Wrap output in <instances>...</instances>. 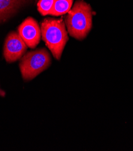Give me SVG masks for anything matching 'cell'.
<instances>
[{"label": "cell", "instance_id": "52a82bcc", "mask_svg": "<svg viewBox=\"0 0 133 151\" xmlns=\"http://www.w3.org/2000/svg\"><path fill=\"white\" fill-rule=\"evenodd\" d=\"M73 2V0H56L49 14L58 17L66 14L70 10Z\"/></svg>", "mask_w": 133, "mask_h": 151}, {"label": "cell", "instance_id": "277c9868", "mask_svg": "<svg viewBox=\"0 0 133 151\" xmlns=\"http://www.w3.org/2000/svg\"><path fill=\"white\" fill-rule=\"evenodd\" d=\"M27 46L16 32H12L7 36L4 46V56L8 63L16 62L25 54Z\"/></svg>", "mask_w": 133, "mask_h": 151}, {"label": "cell", "instance_id": "3957f363", "mask_svg": "<svg viewBox=\"0 0 133 151\" xmlns=\"http://www.w3.org/2000/svg\"><path fill=\"white\" fill-rule=\"evenodd\" d=\"M51 64L50 55L45 48L28 52L22 57L19 63L22 77L31 80L49 68Z\"/></svg>", "mask_w": 133, "mask_h": 151}, {"label": "cell", "instance_id": "6da1fadb", "mask_svg": "<svg viewBox=\"0 0 133 151\" xmlns=\"http://www.w3.org/2000/svg\"><path fill=\"white\" fill-rule=\"evenodd\" d=\"M91 7L82 0H79L68 12L65 24L71 36L78 40L84 39L92 25Z\"/></svg>", "mask_w": 133, "mask_h": 151}, {"label": "cell", "instance_id": "9c48e42d", "mask_svg": "<svg viewBox=\"0 0 133 151\" xmlns=\"http://www.w3.org/2000/svg\"><path fill=\"white\" fill-rule=\"evenodd\" d=\"M5 95H6L5 92H4L3 90H2L1 88H0V96L4 97L5 96Z\"/></svg>", "mask_w": 133, "mask_h": 151}, {"label": "cell", "instance_id": "5b68a950", "mask_svg": "<svg viewBox=\"0 0 133 151\" xmlns=\"http://www.w3.org/2000/svg\"><path fill=\"white\" fill-rule=\"evenodd\" d=\"M18 33L26 46L31 49L35 48L41 38V28L37 22L33 18L25 19L18 28Z\"/></svg>", "mask_w": 133, "mask_h": 151}, {"label": "cell", "instance_id": "8992f818", "mask_svg": "<svg viewBox=\"0 0 133 151\" xmlns=\"http://www.w3.org/2000/svg\"><path fill=\"white\" fill-rule=\"evenodd\" d=\"M29 1L31 0H0V22L6 21Z\"/></svg>", "mask_w": 133, "mask_h": 151}, {"label": "cell", "instance_id": "7a4b0ae2", "mask_svg": "<svg viewBox=\"0 0 133 151\" xmlns=\"http://www.w3.org/2000/svg\"><path fill=\"white\" fill-rule=\"evenodd\" d=\"M43 40L56 60H60L68 40L65 25L63 19L46 18L41 24Z\"/></svg>", "mask_w": 133, "mask_h": 151}, {"label": "cell", "instance_id": "ba28073f", "mask_svg": "<svg viewBox=\"0 0 133 151\" xmlns=\"http://www.w3.org/2000/svg\"><path fill=\"white\" fill-rule=\"evenodd\" d=\"M56 0H39L37 4L38 10L43 16L49 14Z\"/></svg>", "mask_w": 133, "mask_h": 151}]
</instances>
